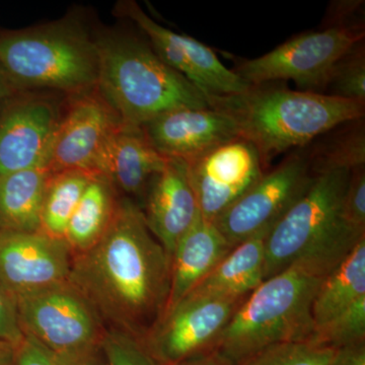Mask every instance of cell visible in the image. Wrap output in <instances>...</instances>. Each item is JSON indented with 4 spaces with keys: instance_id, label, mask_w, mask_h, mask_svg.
<instances>
[{
    "instance_id": "obj_21",
    "label": "cell",
    "mask_w": 365,
    "mask_h": 365,
    "mask_svg": "<svg viewBox=\"0 0 365 365\" xmlns=\"http://www.w3.org/2000/svg\"><path fill=\"white\" fill-rule=\"evenodd\" d=\"M51 170L42 165L0 179V232L40 230L41 209Z\"/></svg>"
},
{
    "instance_id": "obj_32",
    "label": "cell",
    "mask_w": 365,
    "mask_h": 365,
    "mask_svg": "<svg viewBox=\"0 0 365 365\" xmlns=\"http://www.w3.org/2000/svg\"><path fill=\"white\" fill-rule=\"evenodd\" d=\"M16 365H62V362L38 341L24 336L18 346Z\"/></svg>"
},
{
    "instance_id": "obj_12",
    "label": "cell",
    "mask_w": 365,
    "mask_h": 365,
    "mask_svg": "<svg viewBox=\"0 0 365 365\" xmlns=\"http://www.w3.org/2000/svg\"><path fill=\"white\" fill-rule=\"evenodd\" d=\"M62 113L48 96L23 91L0 104V179L47 165Z\"/></svg>"
},
{
    "instance_id": "obj_4",
    "label": "cell",
    "mask_w": 365,
    "mask_h": 365,
    "mask_svg": "<svg viewBox=\"0 0 365 365\" xmlns=\"http://www.w3.org/2000/svg\"><path fill=\"white\" fill-rule=\"evenodd\" d=\"M98 93L122 124L138 126L165 113L208 108L195 86L168 66L151 46L132 36L96 37Z\"/></svg>"
},
{
    "instance_id": "obj_7",
    "label": "cell",
    "mask_w": 365,
    "mask_h": 365,
    "mask_svg": "<svg viewBox=\"0 0 365 365\" xmlns=\"http://www.w3.org/2000/svg\"><path fill=\"white\" fill-rule=\"evenodd\" d=\"M14 299L24 336L38 341L59 359H78L102 347L107 327L71 281Z\"/></svg>"
},
{
    "instance_id": "obj_10",
    "label": "cell",
    "mask_w": 365,
    "mask_h": 365,
    "mask_svg": "<svg viewBox=\"0 0 365 365\" xmlns=\"http://www.w3.org/2000/svg\"><path fill=\"white\" fill-rule=\"evenodd\" d=\"M244 299H185L165 314L145 339L158 365H179L209 354Z\"/></svg>"
},
{
    "instance_id": "obj_38",
    "label": "cell",
    "mask_w": 365,
    "mask_h": 365,
    "mask_svg": "<svg viewBox=\"0 0 365 365\" xmlns=\"http://www.w3.org/2000/svg\"><path fill=\"white\" fill-rule=\"evenodd\" d=\"M179 365H227L220 357L216 356L213 353L202 355V356L196 357V359H190L188 361L182 362Z\"/></svg>"
},
{
    "instance_id": "obj_6",
    "label": "cell",
    "mask_w": 365,
    "mask_h": 365,
    "mask_svg": "<svg viewBox=\"0 0 365 365\" xmlns=\"http://www.w3.org/2000/svg\"><path fill=\"white\" fill-rule=\"evenodd\" d=\"M0 66L21 91L83 95L97 88V39L78 21L67 18L1 31Z\"/></svg>"
},
{
    "instance_id": "obj_3",
    "label": "cell",
    "mask_w": 365,
    "mask_h": 365,
    "mask_svg": "<svg viewBox=\"0 0 365 365\" xmlns=\"http://www.w3.org/2000/svg\"><path fill=\"white\" fill-rule=\"evenodd\" d=\"M351 170L316 175L299 200L269 230L265 239L264 280L297 265L327 277L351 254L365 230L341 215Z\"/></svg>"
},
{
    "instance_id": "obj_14",
    "label": "cell",
    "mask_w": 365,
    "mask_h": 365,
    "mask_svg": "<svg viewBox=\"0 0 365 365\" xmlns=\"http://www.w3.org/2000/svg\"><path fill=\"white\" fill-rule=\"evenodd\" d=\"M121 123L97 90L69 98L48 157L51 173L81 170L96 174L101 150Z\"/></svg>"
},
{
    "instance_id": "obj_34",
    "label": "cell",
    "mask_w": 365,
    "mask_h": 365,
    "mask_svg": "<svg viewBox=\"0 0 365 365\" xmlns=\"http://www.w3.org/2000/svg\"><path fill=\"white\" fill-rule=\"evenodd\" d=\"M330 365H365V342L336 349Z\"/></svg>"
},
{
    "instance_id": "obj_5",
    "label": "cell",
    "mask_w": 365,
    "mask_h": 365,
    "mask_svg": "<svg viewBox=\"0 0 365 365\" xmlns=\"http://www.w3.org/2000/svg\"><path fill=\"white\" fill-rule=\"evenodd\" d=\"M325 278L294 265L264 280L223 328L211 353L237 365L271 346L309 340L314 299Z\"/></svg>"
},
{
    "instance_id": "obj_31",
    "label": "cell",
    "mask_w": 365,
    "mask_h": 365,
    "mask_svg": "<svg viewBox=\"0 0 365 365\" xmlns=\"http://www.w3.org/2000/svg\"><path fill=\"white\" fill-rule=\"evenodd\" d=\"M23 339L16 299L0 285V340L20 344Z\"/></svg>"
},
{
    "instance_id": "obj_15",
    "label": "cell",
    "mask_w": 365,
    "mask_h": 365,
    "mask_svg": "<svg viewBox=\"0 0 365 365\" xmlns=\"http://www.w3.org/2000/svg\"><path fill=\"white\" fill-rule=\"evenodd\" d=\"M72 259L64 240L0 232V285L14 299L68 280Z\"/></svg>"
},
{
    "instance_id": "obj_30",
    "label": "cell",
    "mask_w": 365,
    "mask_h": 365,
    "mask_svg": "<svg viewBox=\"0 0 365 365\" xmlns=\"http://www.w3.org/2000/svg\"><path fill=\"white\" fill-rule=\"evenodd\" d=\"M341 215L350 227L365 230V167L352 170L350 173Z\"/></svg>"
},
{
    "instance_id": "obj_28",
    "label": "cell",
    "mask_w": 365,
    "mask_h": 365,
    "mask_svg": "<svg viewBox=\"0 0 365 365\" xmlns=\"http://www.w3.org/2000/svg\"><path fill=\"white\" fill-rule=\"evenodd\" d=\"M327 88L331 96L365 104V51L364 41L338 60Z\"/></svg>"
},
{
    "instance_id": "obj_18",
    "label": "cell",
    "mask_w": 365,
    "mask_h": 365,
    "mask_svg": "<svg viewBox=\"0 0 365 365\" xmlns=\"http://www.w3.org/2000/svg\"><path fill=\"white\" fill-rule=\"evenodd\" d=\"M165 163L167 158L151 146L141 127L120 123L101 150L95 172L109 180L120 196L141 208L150 180Z\"/></svg>"
},
{
    "instance_id": "obj_24",
    "label": "cell",
    "mask_w": 365,
    "mask_h": 365,
    "mask_svg": "<svg viewBox=\"0 0 365 365\" xmlns=\"http://www.w3.org/2000/svg\"><path fill=\"white\" fill-rule=\"evenodd\" d=\"M93 176L81 170L51 173L43 198L39 232L53 239L64 240L69 220Z\"/></svg>"
},
{
    "instance_id": "obj_16",
    "label": "cell",
    "mask_w": 365,
    "mask_h": 365,
    "mask_svg": "<svg viewBox=\"0 0 365 365\" xmlns=\"http://www.w3.org/2000/svg\"><path fill=\"white\" fill-rule=\"evenodd\" d=\"M144 220L172 258L177 245L200 215L186 160L167 158L150 180L143 204Z\"/></svg>"
},
{
    "instance_id": "obj_36",
    "label": "cell",
    "mask_w": 365,
    "mask_h": 365,
    "mask_svg": "<svg viewBox=\"0 0 365 365\" xmlns=\"http://www.w3.org/2000/svg\"><path fill=\"white\" fill-rule=\"evenodd\" d=\"M23 91L16 86V83L7 76L6 72L0 66V104L7 98L14 97Z\"/></svg>"
},
{
    "instance_id": "obj_11",
    "label": "cell",
    "mask_w": 365,
    "mask_h": 365,
    "mask_svg": "<svg viewBox=\"0 0 365 365\" xmlns=\"http://www.w3.org/2000/svg\"><path fill=\"white\" fill-rule=\"evenodd\" d=\"M117 14L129 19L150 39L158 56L192 85L204 97L237 95L248 90L249 83L232 69L223 66L212 49L189 36L181 35L160 26L143 11L135 1H121Z\"/></svg>"
},
{
    "instance_id": "obj_20",
    "label": "cell",
    "mask_w": 365,
    "mask_h": 365,
    "mask_svg": "<svg viewBox=\"0 0 365 365\" xmlns=\"http://www.w3.org/2000/svg\"><path fill=\"white\" fill-rule=\"evenodd\" d=\"M269 230L235 247L185 299H244L251 294L265 276V239Z\"/></svg>"
},
{
    "instance_id": "obj_13",
    "label": "cell",
    "mask_w": 365,
    "mask_h": 365,
    "mask_svg": "<svg viewBox=\"0 0 365 365\" xmlns=\"http://www.w3.org/2000/svg\"><path fill=\"white\" fill-rule=\"evenodd\" d=\"M203 220L213 222L264 175L260 155L241 137L187 162Z\"/></svg>"
},
{
    "instance_id": "obj_27",
    "label": "cell",
    "mask_w": 365,
    "mask_h": 365,
    "mask_svg": "<svg viewBox=\"0 0 365 365\" xmlns=\"http://www.w3.org/2000/svg\"><path fill=\"white\" fill-rule=\"evenodd\" d=\"M336 349L309 341L271 346L237 365H330Z\"/></svg>"
},
{
    "instance_id": "obj_29",
    "label": "cell",
    "mask_w": 365,
    "mask_h": 365,
    "mask_svg": "<svg viewBox=\"0 0 365 365\" xmlns=\"http://www.w3.org/2000/svg\"><path fill=\"white\" fill-rule=\"evenodd\" d=\"M102 349L108 365H158L143 341L128 334L108 330Z\"/></svg>"
},
{
    "instance_id": "obj_26",
    "label": "cell",
    "mask_w": 365,
    "mask_h": 365,
    "mask_svg": "<svg viewBox=\"0 0 365 365\" xmlns=\"http://www.w3.org/2000/svg\"><path fill=\"white\" fill-rule=\"evenodd\" d=\"M307 341L332 349L365 342V297L330 321L314 327Z\"/></svg>"
},
{
    "instance_id": "obj_23",
    "label": "cell",
    "mask_w": 365,
    "mask_h": 365,
    "mask_svg": "<svg viewBox=\"0 0 365 365\" xmlns=\"http://www.w3.org/2000/svg\"><path fill=\"white\" fill-rule=\"evenodd\" d=\"M362 297H365V237L319 285L313 304L314 327L330 321Z\"/></svg>"
},
{
    "instance_id": "obj_2",
    "label": "cell",
    "mask_w": 365,
    "mask_h": 365,
    "mask_svg": "<svg viewBox=\"0 0 365 365\" xmlns=\"http://www.w3.org/2000/svg\"><path fill=\"white\" fill-rule=\"evenodd\" d=\"M210 109L232 120L239 137L255 146L262 165L347 122L362 119L365 104L312 91L283 81L250 86L237 95L206 96Z\"/></svg>"
},
{
    "instance_id": "obj_37",
    "label": "cell",
    "mask_w": 365,
    "mask_h": 365,
    "mask_svg": "<svg viewBox=\"0 0 365 365\" xmlns=\"http://www.w3.org/2000/svg\"><path fill=\"white\" fill-rule=\"evenodd\" d=\"M19 344L0 340V365H16Z\"/></svg>"
},
{
    "instance_id": "obj_33",
    "label": "cell",
    "mask_w": 365,
    "mask_h": 365,
    "mask_svg": "<svg viewBox=\"0 0 365 365\" xmlns=\"http://www.w3.org/2000/svg\"><path fill=\"white\" fill-rule=\"evenodd\" d=\"M364 1H336L331 4L330 11H328V28L332 26H364L353 25L349 19L354 16L355 11L361 9Z\"/></svg>"
},
{
    "instance_id": "obj_8",
    "label": "cell",
    "mask_w": 365,
    "mask_h": 365,
    "mask_svg": "<svg viewBox=\"0 0 365 365\" xmlns=\"http://www.w3.org/2000/svg\"><path fill=\"white\" fill-rule=\"evenodd\" d=\"M364 40V26L326 28L295 36L263 56L237 62L232 71L251 86L292 81L304 91L322 93L338 60Z\"/></svg>"
},
{
    "instance_id": "obj_17",
    "label": "cell",
    "mask_w": 365,
    "mask_h": 365,
    "mask_svg": "<svg viewBox=\"0 0 365 365\" xmlns=\"http://www.w3.org/2000/svg\"><path fill=\"white\" fill-rule=\"evenodd\" d=\"M140 127L160 155L186 162L239 137L232 120L209 107L165 113Z\"/></svg>"
},
{
    "instance_id": "obj_25",
    "label": "cell",
    "mask_w": 365,
    "mask_h": 365,
    "mask_svg": "<svg viewBox=\"0 0 365 365\" xmlns=\"http://www.w3.org/2000/svg\"><path fill=\"white\" fill-rule=\"evenodd\" d=\"M337 133L326 137L309 150L314 175L338 169L355 170L365 167L364 118L337 127Z\"/></svg>"
},
{
    "instance_id": "obj_9",
    "label": "cell",
    "mask_w": 365,
    "mask_h": 365,
    "mask_svg": "<svg viewBox=\"0 0 365 365\" xmlns=\"http://www.w3.org/2000/svg\"><path fill=\"white\" fill-rule=\"evenodd\" d=\"M314 176L309 150L299 148L265 174L213 222L230 248L271 230L306 193Z\"/></svg>"
},
{
    "instance_id": "obj_1",
    "label": "cell",
    "mask_w": 365,
    "mask_h": 365,
    "mask_svg": "<svg viewBox=\"0 0 365 365\" xmlns=\"http://www.w3.org/2000/svg\"><path fill=\"white\" fill-rule=\"evenodd\" d=\"M68 280L108 330L143 341L165 314L170 257L151 234L141 208L121 196L102 240L72 259Z\"/></svg>"
},
{
    "instance_id": "obj_35",
    "label": "cell",
    "mask_w": 365,
    "mask_h": 365,
    "mask_svg": "<svg viewBox=\"0 0 365 365\" xmlns=\"http://www.w3.org/2000/svg\"><path fill=\"white\" fill-rule=\"evenodd\" d=\"M60 360H61L62 365H108L102 347L96 351L78 357V359Z\"/></svg>"
},
{
    "instance_id": "obj_19",
    "label": "cell",
    "mask_w": 365,
    "mask_h": 365,
    "mask_svg": "<svg viewBox=\"0 0 365 365\" xmlns=\"http://www.w3.org/2000/svg\"><path fill=\"white\" fill-rule=\"evenodd\" d=\"M232 250L213 223L199 215L170 258V294L163 317L188 297Z\"/></svg>"
},
{
    "instance_id": "obj_22",
    "label": "cell",
    "mask_w": 365,
    "mask_h": 365,
    "mask_svg": "<svg viewBox=\"0 0 365 365\" xmlns=\"http://www.w3.org/2000/svg\"><path fill=\"white\" fill-rule=\"evenodd\" d=\"M120 197L109 180L101 175L91 178L64 237L73 258L102 240L114 220Z\"/></svg>"
}]
</instances>
